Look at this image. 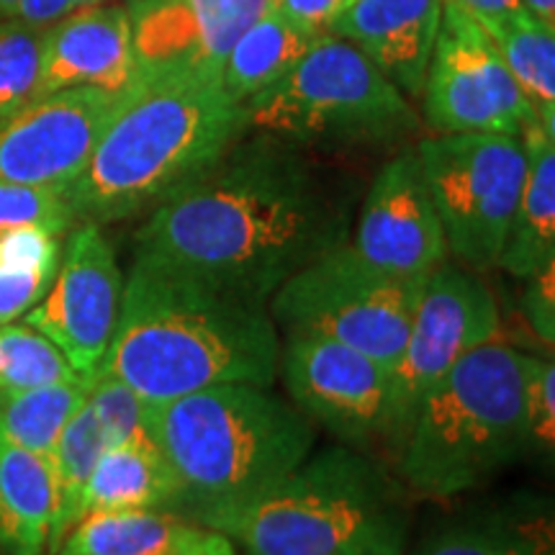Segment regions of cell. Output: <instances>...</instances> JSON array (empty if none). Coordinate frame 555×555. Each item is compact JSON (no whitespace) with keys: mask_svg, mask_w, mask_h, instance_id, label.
Returning <instances> with one entry per match:
<instances>
[{"mask_svg":"<svg viewBox=\"0 0 555 555\" xmlns=\"http://www.w3.org/2000/svg\"><path fill=\"white\" fill-rule=\"evenodd\" d=\"M245 134L152 208L134 237V262L268 307L291 275L350 240L363 191L314 150Z\"/></svg>","mask_w":555,"mask_h":555,"instance_id":"cell-1","label":"cell"},{"mask_svg":"<svg viewBox=\"0 0 555 555\" xmlns=\"http://www.w3.org/2000/svg\"><path fill=\"white\" fill-rule=\"evenodd\" d=\"M278 360L281 337L266 304L131 262L99 373L168 401L219 384L273 386Z\"/></svg>","mask_w":555,"mask_h":555,"instance_id":"cell-2","label":"cell"},{"mask_svg":"<svg viewBox=\"0 0 555 555\" xmlns=\"http://www.w3.org/2000/svg\"><path fill=\"white\" fill-rule=\"evenodd\" d=\"M245 131V106L229 99L219 80L193 73L137 80L67 189L75 224H111L159 206Z\"/></svg>","mask_w":555,"mask_h":555,"instance_id":"cell-3","label":"cell"},{"mask_svg":"<svg viewBox=\"0 0 555 555\" xmlns=\"http://www.w3.org/2000/svg\"><path fill=\"white\" fill-rule=\"evenodd\" d=\"M406 486L376 457L327 448L249 502L196 517L247 555H401Z\"/></svg>","mask_w":555,"mask_h":555,"instance_id":"cell-4","label":"cell"},{"mask_svg":"<svg viewBox=\"0 0 555 555\" xmlns=\"http://www.w3.org/2000/svg\"><path fill=\"white\" fill-rule=\"evenodd\" d=\"M152 440L183 486V509L249 502L283 481L314 450V422L270 386L219 384L152 401Z\"/></svg>","mask_w":555,"mask_h":555,"instance_id":"cell-5","label":"cell"},{"mask_svg":"<svg viewBox=\"0 0 555 555\" xmlns=\"http://www.w3.org/2000/svg\"><path fill=\"white\" fill-rule=\"evenodd\" d=\"M527 365L515 347L486 343L429 388L393 453L401 483L420 496H457L530 450Z\"/></svg>","mask_w":555,"mask_h":555,"instance_id":"cell-6","label":"cell"},{"mask_svg":"<svg viewBox=\"0 0 555 555\" xmlns=\"http://www.w3.org/2000/svg\"><path fill=\"white\" fill-rule=\"evenodd\" d=\"M247 131H262L301 147L391 144L420 131L404 93L335 34H319L281 80L245 103Z\"/></svg>","mask_w":555,"mask_h":555,"instance_id":"cell-7","label":"cell"},{"mask_svg":"<svg viewBox=\"0 0 555 555\" xmlns=\"http://www.w3.org/2000/svg\"><path fill=\"white\" fill-rule=\"evenodd\" d=\"M422 281L380 273L350 242L291 275L268 298V314L286 335L347 345L391 371L404 350Z\"/></svg>","mask_w":555,"mask_h":555,"instance_id":"cell-8","label":"cell"},{"mask_svg":"<svg viewBox=\"0 0 555 555\" xmlns=\"http://www.w3.org/2000/svg\"><path fill=\"white\" fill-rule=\"evenodd\" d=\"M448 249L470 270L499 266L527 178L525 139L437 134L416 144Z\"/></svg>","mask_w":555,"mask_h":555,"instance_id":"cell-9","label":"cell"},{"mask_svg":"<svg viewBox=\"0 0 555 555\" xmlns=\"http://www.w3.org/2000/svg\"><path fill=\"white\" fill-rule=\"evenodd\" d=\"M499 309L476 270L442 262L422 281L404 350L391 367L388 448L397 453L409 422L427 397L468 352L494 343Z\"/></svg>","mask_w":555,"mask_h":555,"instance_id":"cell-10","label":"cell"},{"mask_svg":"<svg viewBox=\"0 0 555 555\" xmlns=\"http://www.w3.org/2000/svg\"><path fill=\"white\" fill-rule=\"evenodd\" d=\"M425 116L437 134H515L535 108L481 24L446 0L425 75Z\"/></svg>","mask_w":555,"mask_h":555,"instance_id":"cell-11","label":"cell"},{"mask_svg":"<svg viewBox=\"0 0 555 555\" xmlns=\"http://www.w3.org/2000/svg\"><path fill=\"white\" fill-rule=\"evenodd\" d=\"M278 376L291 401L343 446L371 450L386 442L391 371L378 360L324 337L286 335Z\"/></svg>","mask_w":555,"mask_h":555,"instance_id":"cell-12","label":"cell"},{"mask_svg":"<svg viewBox=\"0 0 555 555\" xmlns=\"http://www.w3.org/2000/svg\"><path fill=\"white\" fill-rule=\"evenodd\" d=\"M121 291L124 275L101 224L78 221L50 291L24 314V324L50 339L78 376L93 380L114 337Z\"/></svg>","mask_w":555,"mask_h":555,"instance_id":"cell-13","label":"cell"},{"mask_svg":"<svg viewBox=\"0 0 555 555\" xmlns=\"http://www.w3.org/2000/svg\"><path fill=\"white\" fill-rule=\"evenodd\" d=\"M121 95L67 88L3 116L0 183L67 191L88 165Z\"/></svg>","mask_w":555,"mask_h":555,"instance_id":"cell-14","label":"cell"},{"mask_svg":"<svg viewBox=\"0 0 555 555\" xmlns=\"http://www.w3.org/2000/svg\"><path fill=\"white\" fill-rule=\"evenodd\" d=\"M347 242L367 266L404 281H425L448 260L446 229L416 150H401L376 172Z\"/></svg>","mask_w":555,"mask_h":555,"instance_id":"cell-15","label":"cell"},{"mask_svg":"<svg viewBox=\"0 0 555 555\" xmlns=\"http://www.w3.org/2000/svg\"><path fill=\"white\" fill-rule=\"evenodd\" d=\"M139 80L193 73L219 80L229 50L270 0H129Z\"/></svg>","mask_w":555,"mask_h":555,"instance_id":"cell-16","label":"cell"},{"mask_svg":"<svg viewBox=\"0 0 555 555\" xmlns=\"http://www.w3.org/2000/svg\"><path fill=\"white\" fill-rule=\"evenodd\" d=\"M137 80L134 29L127 3L82 5L44 29L39 99L67 88H99L121 95Z\"/></svg>","mask_w":555,"mask_h":555,"instance_id":"cell-17","label":"cell"},{"mask_svg":"<svg viewBox=\"0 0 555 555\" xmlns=\"http://www.w3.org/2000/svg\"><path fill=\"white\" fill-rule=\"evenodd\" d=\"M446 0H347L330 34L356 44L401 93L422 99Z\"/></svg>","mask_w":555,"mask_h":555,"instance_id":"cell-18","label":"cell"},{"mask_svg":"<svg viewBox=\"0 0 555 555\" xmlns=\"http://www.w3.org/2000/svg\"><path fill=\"white\" fill-rule=\"evenodd\" d=\"M54 555H237V547L224 532L196 519L129 509L86 515Z\"/></svg>","mask_w":555,"mask_h":555,"instance_id":"cell-19","label":"cell"},{"mask_svg":"<svg viewBox=\"0 0 555 555\" xmlns=\"http://www.w3.org/2000/svg\"><path fill=\"white\" fill-rule=\"evenodd\" d=\"M185 494L155 442L106 448L80 502V519L95 512L183 509ZM78 519V522H80Z\"/></svg>","mask_w":555,"mask_h":555,"instance_id":"cell-20","label":"cell"},{"mask_svg":"<svg viewBox=\"0 0 555 555\" xmlns=\"http://www.w3.org/2000/svg\"><path fill=\"white\" fill-rule=\"evenodd\" d=\"M522 139L527 150L525 189L496 268L527 281L555 262V137L532 124Z\"/></svg>","mask_w":555,"mask_h":555,"instance_id":"cell-21","label":"cell"},{"mask_svg":"<svg viewBox=\"0 0 555 555\" xmlns=\"http://www.w3.org/2000/svg\"><path fill=\"white\" fill-rule=\"evenodd\" d=\"M54 515L52 463L0 440V551L44 555L52 543Z\"/></svg>","mask_w":555,"mask_h":555,"instance_id":"cell-22","label":"cell"},{"mask_svg":"<svg viewBox=\"0 0 555 555\" xmlns=\"http://www.w3.org/2000/svg\"><path fill=\"white\" fill-rule=\"evenodd\" d=\"M317 37L319 34L296 24L275 5H268L266 13L229 50L219 78L221 90L234 103L245 106L253 95L291 73Z\"/></svg>","mask_w":555,"mask_h":555,"instance_id":"cell-23","label":"cell"},{"mask_svg":"<svg viewBox=\"0 0 555 555\" xmlns=\"http://www.w3.org/2000/svg\"><path fill=\"white\" fill-rule=\"evenodd\" d=\"M416 555H555L553 519L527 506L489 512L437 532Z\"/></svg>","mask_w":555,"mask_h":555,"instance_id":"cell-24","label":"cell"},{"mask_svg":"<svg viewBox=\"0 0 555 555\" xmlns=\"http://www.w3.org/2000/svg\"><path fill=\"white\" fill-rule=\"evenodd\" d=\"M88 378L0 391V440L50 461L62 429L86 404Z\"/></svg>","mask_w":555,"mask_h":555,"instance_id":"cell-25","label":"cell"},{"mask_svg":"<svg viewBox=\"0 0 555 555\" xmlns=\"http://www.w3.org/2000/svg\"><path fill=\"white\" fill-rule=\"evenodd\" d=\"M483 29V26H481ZM535 108L540 127L555 137V26L530 11L483 29Z\"/></svg>","mask_w":555,"mask_h":555,"instance_id":"cell-26","label":"cell"},{"mask_svg":"<svg viewBox=\"0 0 555 555\" xmlns=\"http://www.w3.org/2000/svg\"><path fill=\"white\" fill-rule=\"evenodd\" d=\"M62 258L60 234L16 229L0 237V324L16 322L50 291Z\"/></svg>","mask_w":555,"mask_h":555,"instance_id":"cell-27","label":"cell"},{"mask_svg":"<svg viewBox=\"0 0 555 555\" xmlns=\"http://www.w3.org/2000/svg\"><path fill=\"white\" fill-rule=\"evenodd\" d=\"M103 450H106V437H103L99 420H95L93 409L88 406L86 399V404L73 414V420L62 429L50 457L54 494H57V515H54L50 553H57L67 532L78 525L82 494H86V486L95 466H99Z\"/></svg>","mask_w":555,"mask_h":555,"instance_id":"cell-28","label":"cell"},{"mask_svg":"<svg viewBox=\"0 0 555 555\" xmlns=\"http://www.w3.org/2000/svg\"><path fill=\"white\" fill-rule=\"evenodd\" d=\"M69 378H78V373L41 332L29 324H0V391Z\"/></svg>","mask_w":555,"mask_h":555,"instance_id":"cell-29","label":"cell"},{"mask_svg":"<svg viewBox=\"0 0 555 555\" xmlns=\"http://www.w3.org/2000/svg\"><path fill=\"white\" fill-rule=\"evenodd\" d=\"M44 29L0 18V119L39 99Z\"/></svg>","mask_w":555,"mask_h":555,"instance_id":"cell-30","label":"cell"},{"mask_svg":"<svg viewBox=\"0 0 555 555\" xmlns=\"http://www.w3.org/2000/svg\"><path fill=\"white\" fill-rule=\"evenodd\" d=\"M150 404L152 401L139 397L134 388L108 373H95L90 380L88 406L99 420L106 448L155 442L150 429Z\"/></svg>","mask_w":555,"mask_h":555,"instance_id":"cell-31","label":"cell"},{"mask_svg":"<svg viewBox=\"0 0 555 555\" xmlns=\"http://www.w3.org/2000/svg\"><path fill=\"white\" fill-rule=\"evenodd\" d=\"M75 227L67 191L44 185L0 183V237L16 229L67 234Z\"/></svg>","mask_w":555,"mask_h":555,"instance_id":"cell-32","label":"cell"},{"mask_svg":"<svg viewBox=\"0 0 555 555\" xmlns=\"http://www.w3.org/2000/svg\"><path fill=\"white\" fill-rule=\"evenodd\" d=\"M527 427L530 448L553 453L555 446V365L553 358L530 356L527 365Z\"/></svg>","mask_w":555,"mask_h":555,"instance_id":"cell-33","label":"cell"},{"mask_svg":"<svg viewBox=\"0 0 555 555\" xmlns=\"http://www.w3.org/2000/svg\"><path fill=\"white\" fill-rule=\"evenodd\" d=\"M525 317L532 324V330L553 347L555 339V262L527 278L525 291Z\"/></svg>","mask_w":555,"mask_h":555,"instance_id":"cell-34","label":"cell"},{"mask_svg":"<svg viewBox=\"0 0 555 555\" xmlns=\"http://www.w3.org/2000/svg\"><path fill=\"white\" fill-rule=\"evenodd\" d=\"M345 3L347 0H270V5L314 34H327L332 18Z\"/></svg>","mask_w":555,"mask_h":555,"instance_id":"cell-35","label":"cell"},{"mask_svg":"<svg viewBox=\"0 0 555 555\" xmlns=\"http://www.w3.org/2000/svg\"><path fill=\"white\" fill-rule=\"evenodd\" d=\"M450 3H455L461 11H466L470 18L483 26V29L525 11L522 0H450Z\"/></svg>","mask_w":555,"mask_h":555,"instance_id":"cell-36","label":"cell"},{"mask_svg":"<svg viewBox=\"0 0 555 555\" xmlns=\"http://www.w3.org/2000/svg\"><path fill=\"white\" fill-rule=\"evenodd\" d=\"M67 0H18L9 18L24 21V24L31 26H50L62 16H67Z\"/></svg>","mask_w":555,"mask_h":555,"instance_id":"cell-37","label":"cell"},{"mask_svg":"<svg viewBox=\"0 0 555 555\" xmlns=\"http://www.w3.org/2000/svg\"><path fill=\"white\" fill-rule=\"evenodd\" d=\"M522 3L532 16H538L547 26H555V0H522Z\"/></svg>","mask_w":555,"mask_h":555,"instance_id":"cell-38","label":"cell"},{"mask_svg":"<svg viewBox=\"0 0 555 555\" xmlns=\"http://www.w3.org/2000/svg\"><path fill=\"white\" fill-rule=\"evenodd\" d=\"M16 5H18V0H0V18H9Z\"/></svg>","mask_w":555,"mask_h":555,"instance_id":"cell-39","label":"cell"},{"mask_svg":"<svg viewBox=\"0 0 555 555\" xmlns=\"http://www.w3.org/2000/svg\"><path fill=\"white\" fill-rule=\"evenodd\" d=\"M95 3H101V0H67L69 11H75V9H82V5H95Z\"/></svg>","mask_w":555,"mask_h":555,"instance_id":"cell-40","label":"cell"}]
</instances>
